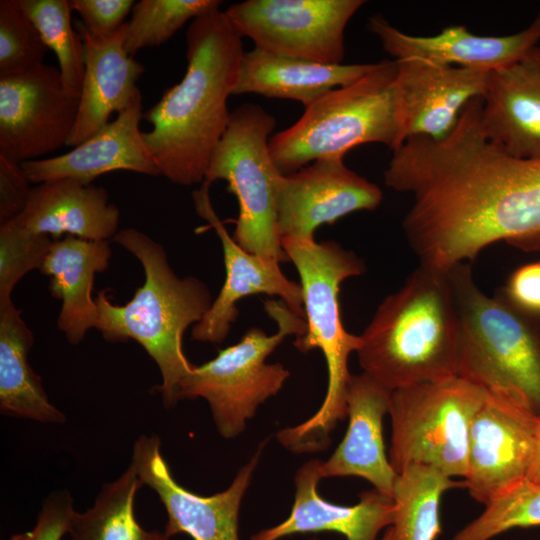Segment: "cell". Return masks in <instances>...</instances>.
Here are the masks:
<instances>
[{
  "label": "cell",
  "mask_w": 540,
  "mask_h": 540,
  "mask_svg": "<svg viewBox=\"0 0 540 540\" xmlns=\"http://www.w3.org/2000/svg\"><path fill=\"white\" fill-rule=\"evenodd\" d=\"M481 107L471 100L443 139H407L384 171L386 186L412 197L402 228L419 265L449 271L500 241L540 252V158L491 143Z\"/></svg>",
  "instance_id": "cell-1"
},
{
  "label": "cell",
  "mask_w": 540,
  "mask_h": 540,
  "mask_svg": "<svg viewBox=\"0 0 540 540\" xmlns=\"http://www.w3.org/2000/svg\"><path fill=\"white\" fill-rule=\"evenodd\" d=\"M243 36L224 11L192 20L186 31L187 69L143 117L142 132L160 175L189 186L202 183L211 157L230 120L227 100L233 94Z\"/></svg>",
  "instance_id": "cell-2"
},
{
  "label": "cell",
  "mask_w": 540,
  "mask_h": 540,
  "mask_svg": "<svg viewBox=\"0 0 540 540\" xmlns=\"http://www.w3.org/2000/svg\"><path fill=\"white\" fill-rule=\"evenodd\" d=\"M360 338L363 372L391 391L456 377L459 314L449 272L419 265Z\"/></svg>",
  "instance_id": "cell-3"
},
{
  "label": "cell",
  "mask_w": 540,
  "mask_h": 540,
  "mask_svg": "<svg viewBox=\"0 0 540 540\" xmlns=\"http://www.w3.org/2000/svg\"><path fill=\"white\" fill-rule=\"evenodd\" d=\"M113 240L139 260L145 280L124 305L112 303L104 291L99 292L96 329L108 342L132 339L139 343L160 370L162 382L157 390L164 406L174 407L182 383L194 368L183 352V335L210 308V291L196 277L177 276L163 246L146 234L127 228Z\"/></svg>",
  "instance_id": "cell-4"
},
{
  "label": "cell",
  "mask_w": 540,
  "mask_h": 540,
  "mask_svg": "<svg viewBox=\"0 0 540 540\" xmlns=\"http://www.w3.org/2000/svg\"><path fill=\"white\" fill-rule=\"evenodd\" d=\"M281 246L300 276L307 326L294 346L304 353L315 348L322 351L328 386L318 411L306 421L280 430L277 439L292 452H316L327 448L329 433L347 417L348 358L359 349L361 338L344 328L338 296L342 282L363 274L366 267L357 254L334 241L282 239Z\"/></svg>",
  "instance_id": "cell-5"
},
{
  "label": "cell",
  "mask_w": 540,
  "mask_h": 540,
  "mask_svg": "<svg viewBox=\"0 0 540 540\" xmlns=\"http://www.w3.org/2000/svg\"><path fill=\"white\" fill-rule=\"evenodd\" d=\"M448 272L459 314L457 376L540 416V321L500 291L486 295L470 263Z\"/></svg>",
  "instance_id": "cell-6"
},
{
  "label": "cell",
  "mask_w": 540,
  "mask_h": 540,
  "mask_svg": "<svg viewBox=\"0 0 540 540\" xmlns=\"http://www.w3.org/2000/svg\"><path fill=\"white\" fill-rule=\"evenodd\" d=\"M395 60L374 63L357 81L334 89L305 108L290 127L269 140L272 159L283 175L310 163L345 154L366 143L392 151L402 145L394 95Z\"/></svg>",
  "instance_id": "cell-7"
},
{
  "label": "cell",
  "mask_w": 540,
  "mask_h": 540,
  "mask_svg": "<svg viewBox=\"0 0 540 540\" xmlns=\"http://www.w3.org/2000/svg\"><path fill=\"white\" fill-rule=\"evenodd\" d=\"M264 308L278 325L275 334L250 328L238 343L194 365L180 389V400L204 398L208 402L216 428L226 439L241 434L259 405L276 395L290 376L283 365L268 364L266 358L287 336L306 332L305 319L283 301L267 300Z\"/></svg>",
  "instance_id": "cell-8"
},
{
  "label": "cell",
  "mask_w": 540,
  "mask_h": 540,
  "mask_svg": "<svg viewBox=\"0 0 540 540\" xmlns=\"http://www.w3.org/2000/svg\"><path fill=\"white\" fill-rule=\"evenodd\" d=\"M275 118L257 104L230 114L204 181L224 180L238 201L233 239L246 251L279 263L289 261L277 229V193L283 174L269 151Z\"/></svg>",
  "instance_id": "cell-9"
},
{
  "label": "cell",
  "mask_w": 540,
  "mask_h": 540,
  "mask_svg": "<svg viewBox=\"0 0 540 540\" xmlns=\"http://www.w3.org/2000/svg\"><path fill=\"white\" fill-rule=\"evenodd\" d=\"M488 393L461 378L426 382L391 392L389 461L399 473L409 464L465 477L471 422Z\"/></svg>",
  "instance_id": "cell-10"
},
{
  "label": "cell",
  "mask_w": 540,
  "mask_h": 540,
  "mask_svg": "<svg viewBox=\"0 0 540 540\" xmlns=\"http://www.w3.org/2000/svg\"><path fill=\"white\" fill-rule=\"evenodd\" d=\"M363 0H246L228 19L255 48L323 64H343L344 32Z\"/></svg>",
  "instance_id": "cell-11"
},
{
  "label": "cell",
  "mask_w": 540,
  "mask_h": 540,
  "mask_svg": "<svg viewBox=\"0 0 540 540\" xmlns=\"http://www.w3.org/2000/svg\"><path fill=\"white\" fill-rule=\"evenodd\" d=\"M79 99L65 90L59 69L44 63L0 76V156L22 164L66 145Z\"/></svg>",
  "instance_id": "cell-12"
},
{
  "label": "cell",
  "mask_w": 540,
  "mask_h": 540,
  "mask_svg": "<svg viewBox=\"0 0 540 540\" xmlns=\"http://www.w3.org/2000/svg\"><path fill=\"white\" fill-rule=\"evenodd\" d=\"M540 416L526 406L488 394L469 429L465 488L487 505L527 478Z\"/></svg>",
  "instance_id": "cell-13"
},
{
  "label": "cell",
  "mask_w": 540,
  "mask_h": 540,
  "mask_svg": "<svg viewBox=\"0 0 540 540\" xmlns=\"http://www.w3.org/2000/svg\"><path fill=\"white\" fill-rule=\"evenodd\" d=\"M264 444L239 469L227 489L211 496L193 493L176 482L161 454V441L155 435H142L136 440L130 464L165 507L167 537L186 533L194 540H240L239 509Z\"/></svg>",
  "instance_id": "cell-14"
},
{
  "label": "cell",
  "mask_w": 540,
  "mask_h": 540,
  "mask_svg": "<svg viewBox=\"0 0 540 540\" xmlns=\"http://www.w3.org/2000/svg\"><path fill=\"white\" fill-rule=\"evenodd\" d=\"M378 185L349 169L344 158H326L282 175L277 193V229L282 239H314L322 224H333L382 202Z\"/></svg>",
  "instance_id": "cell-15"
},
{
  "label": "cell",
  "mask_w": 540,
  "mask_h": 540,
  "mask_svg": "<svg viewBox=\"0 0 540 540\" xmlns=\"http://www.w3.org/2000/svg\"><path fill=\"white\" fill-rule=\"evenodd\" d=\"M211 184L203 181L192 197L196 213L215 230L221 242L226 275L210 308L192 327V338L200 342L222 343L238 317L237 303L250 295H276L291 311L305 319L300 284L282 273L279 262L249 253L229 235L212 205Z\"/></svg>",
  "instance_id": "cell-16"
},
{
  "label": "cell",
  "mask_w": 540,
  "mask_h": 540,
  "mask_svg": "<svg viewBox=\"0 0 540 540\" xmlns=\"http://www.w3.org/2000/svg\"><path fill=\"white\" fill-rule=\"evenodd\" d=\"M395 61L394 95L402 144L411 137L445 138L465 106L485 93L488 72L415 58Z\"/></svg>",
  "instance_id": "cell-17"
},
{
  "label": "cell",
  "mask_w": 540,
  "mask_h": 540,
  "mask_svg": "<svg viewBox=\"0 0 540 540\" xmlns=\"http://www.w3.org/2000/svg\"><path fill=\"white\" fill-rule=\"evenodd\" d=\"M368 29L393 60L415 58L490 73L520 60L538 46L540 14L523 30L500 36L474 34L463 25L445 27L435 35H410L379 15L369 19Z\"/></svg>",
  "instance_id": "cell-18"
},
{
  "label": "cell",
  "mask_w": 540,
  "mask_h": 540,
  "mask_svg": "<svg viewBox=\"0 0 540 540\" xmlns=\"http://www.w3.org/2000/svg\"><path fill=\"white\" fill-rule=\"evenodd\" d=\"M142 96L139 92L126 109L91 138L69 152L21 165L30 183L71 178L85 184L103 174L126 170L160 175L142 136Z\"/></svg>",
  "instance_id": "cell-19"
},
{
  "label": "cell",
  "mask_w": 540,
  "mask_h": 540,
  "mask_svg": "<svg viewBox=\"0 0 540 540\" xmlns=\"http://www.w3.org/2000/svg\"><path fill=\"white\" fill-rule=\"evenodd\" d=\"M484 136L516 158H540V46L489 73L482 97Z\"/></svg>",
  "instance_id": "cell-20"
},
{
  "label": "cell",
  "mask_w": 540,
  "mask_h": 540,
  "mask_svg": "<svg viewBox=\"0 0 540 540\" xmlns=\"http://www.w3.org/2000/svg\"><path fill=\"white\" fill-rule=\"evenodd\" d=\"M391 392L365 372L350 376L346 388L348 428L333 454L322 462V478L358 476L392 498L398 473L385 453L383 438Z\"/></svg>",
  "instance_id": "cell-21"
},
{
  "label": "cell",
  "mask_w": 540,
  "mask_h": 540,
  "mask_svg": "<svg viewBox=\"0 0 540 540\" xmlns=\"http://www.w3.org/2000/svg\"><path fill=\"white\" fill-rule=\"evenodd\" d=\"M321 464L322 461L312 459L297 471L289 517L252 535L250 540H279L292 534L321 531L337 532L346 540H376L383 528L392 526L394 501L375 488L361 493L353 506L324 500L318 492Z\"/></svg>",
  "instance_id": "cell-22"
},
{
  "label": "cell",
  "mask_w": 540,
  "mask_h": 540,
  "mask_svg": "<svg viewBox=\"0 0 540 540\" xmlns=\"http://www.w3.org/2000/svg\"><path fill=\"white\" fill-rule=\"evenodd\" d=\"M126 23L110 36H97L79 24L85 49V75L78 115L67 141L76 147L107 125L140 92L137 80L144 66L124 49Z\"/></svg>",
  "instance_id": "cell-23"
},
{
  "label": "cell",
  "mask_w": 540,
  "mask_h": 540,
  "mask_svg": "<svg viewBox=\"0 0 540 540\" xmlns=\"http://www.w3.org/2000/svg\"><path fill=\"white\" fill-rule=\"evenodd\" d=\"M30 231L52 236L67 233L85 240L108 241L118 232L120 212L103 187L63 178L31 189L18 216Z\"/></svg>",
  "instance_id": "cell-24"
},
{
  "label": "cell",
  "mask_w": 540,
  "mask_h": 540,
  "mask_svg": "<svg viewBox=\"0 0 540 540\" xmlns=\"http://www.w3.org/2000/svg\"><path fill=\"white\" fill-rule=\"evenodd\" d=\"M110 258L108 241L68 235L53 241L40 269L50 278L51 294L61 300L58 328L73 345L81 343L89 329L96 328L94 279L97 273L107 269Z\"/></svg>",
  "instance_id": "cell-25"
},
{
  "label": "cell",
  "mask_w": 540,
  "mask_h": 540,
  "mask_svg": "<svg viewBox=\"0 0 540 540\" xmlns=\"http://www.w3.org/2000/svg\"><path fill=\"white\" fill-rule=\"evenodd\" d=\"M373 66L323 64L254 48L243 54L233 94L289 99L306 108L328 92L357 81Z\"/></svg>",
  "instance_id": "cell-26"
},
{
  "label": "cell",
  "mask_w": 540,
  "mask_h": 540,
  "mask_svg": "<svg viewBox=\"0 0 540 540\" xmlns=\"http://www.w3.org/2000/svg\"><path fill=\"white\" fill-rule=\"evenodd\" d=\"M21 313L12 300L0 302L1 414L41 423H63L65 414L49 401L41 378L29 364L34 336Z\"/></svg>",
  "instance_id": "cell-27"
},
{
  "label": "cell",
  "mask_w": 540,
  "mask_h": 540,
  "mask_svg": "<svg viewBox=\"0 0 540 540\" xmlns=\"http://www.w3.org/2000/svg\"><path fill=\"white\" fill-rule=\"evenodd\" d=\"M459 487L465 488V482L432 466L407 465L398 473L393 490L394 540H436L441 533V498Z\"/></svg>",
  "instance_id": "cell-28"
},
{
  "label": "cell",
  "mask_w": 540,
  "mask_h": 540,
  "mask_svg": "<svg viewBox=\"0 0 540 540\" xmlns=\"http://www.w3.org/2000/svg\"><path fill=\"white\" fill-rule=\"evenodd\" d=\"M142 486L130 464L119 478L101 487L91 508L77 512L69 540H170L164 532L146 530L137 522L134 502Z\"/></svg>",
  "instance_id": "cell-29"
},
{
  "label": "cell",
  "mask_w": 540,
  "mask_h": 540,
  "mask_svg": "<svg viewBox=\"0 0 540 540\" xmlns=\"http://www.w3.org/2000/svg\"><path fill=\"white\" fill-rule=\"evenodd\" d=\"M33 21L46 46L57 56L65 90L81 95L85 75V49L82 37L71 24L69 0H17Z\"/></svg>",
  "instance_id": "cell-30"
},
{
  "label": "cell",
  "mask_w": 540,
  "mask_h": 540,
  "mask_svg": "<svg viewBox=\"0 0 540 540\" xmlns=\"http://www.w3.org/2000/svg\"><path fill=\"white\" fill-rule=\"evenodd\" d=\"M219 0H141L126 22L124 49L133 56L146 47L159 46L189 20L219 10Z\"/></svg>",
  "instance_id": "cell-31"
},
{
  "label": "cell",
  "mask_w": 540,
  "mask_h": 540,
  "mask_svg": "<svg viewBox=\"0 0 540 540\" xmlns=\"http://www.w3.org/2000/svg\"><path fill=\"white\" fill-rule=\"evenodd\" d=\"M531 527H540V483L525 478L485 505L453 540H491L515 528Z\"/></svg>",
  "instance_id": "cell-32"
},
{
  "label": "cell",
  "mask_w": 540,
  "mask_h": 540,
  "mask_svg": "<svg viewBox=\"0 0 540 540\" xmlns=\"http://www.w3.org/2000/svg\"><path fill=\"white\" fill-rule=\"evenodd\" d=\"M52 243L50 236L28 230L18 216L0 223V302L12 300L17 283L41 269Z\"/></svg>",
  "instance_id": "cell-33"
},
{
  "label": "cell",
  "mask_w": 540,
  "mask_h": 540,
  "mask_svg": "<svg viewBox=\"0 0 540 540\" xmlns=\"http://www.w3.org/2000/svg\"><path fill=\"white\" fill-rule=\"evenodd\" d=\"M48 47L17 0L0 1V76L43 64Z\"/></svg>",
  "instance_id": "cell-34"
},
{
  "label": "cell",
  "mask_w": 540,
  "mask_h": 540,
  "mask_svg": "<svg viewBox=\"0 0 540 540\" xmlns=\"http://www.w3.org/2000/svg\"><path fill=\"white\" fill-rule=\"evenodd\" d=\"M76 514L70 492L66 489L54 491L43 501L35 526L8 540H61L69 533Z\"/></svg>",
  "instance_id": "cell-35"
},
{
  "label": "cell",
  "mask_w": 540,
  "mask_h": 540,
  "mask_svg": "<svg viewBox=\"0 0 540 540\" xmlns=\"http://www.w3.org/2000/svg\"><path fill=\"white\" fill-rule=\"evenodd\" d=\"M77 11L82 26L97 36H110L126 23L125 17L134 6L133 0H69Z\"/></svg>",
  "instance_id": "cell-36"
},
{
  "label": "cell",
  "mask_w": 540,
  "mask_h": 540,
  "mask_svg": "<svg viewBox=\"0 0 540 540\" xmlns=\"http://www.w3.org/2000/svg\"><path fill=\"white\" fill-rule=\"evenodd\" d=\"M500 292L515 308L540 321V262L517 268Z\"/></svg>",
  "instance_id": "cell-37"
},
{
  "label": "cell",
  "mask_w": 540,
  "mask_h": 540,
  "mask_svg": "<svg viewBox=\"0 0 540 540\" xmlns=\"http://www.w3.org/2000/svg\"><path fill=\"white\" fill-rule=\"evenodd\" d=\"M29 184L20 164L0 156V223L23 212L32 189Z\"/></svg>",
  "instance_id": "cell-38"
},
{
  "label": "cell",
  "mask_w": 540,
  "mask_h": 540,
  "mask_svg": "<svg viewBox=\"0 0 540 540\" xmlns=\"http://www.w3.org/2000/svg\"><path fill=\"white\" fill-rule=\"evenodd\" d=\"M527 479L535 483H540V422H539V427H538V432H537V439H536L533 459H532V463L527 474Z\"/></svg>",
  "instance_id": "cell-39"
},
{
  "label": "cell",
  "mask_w": 540,
  "mask_h": 540,
  "mask_svg": "<svg viewBox=\"0 0 540 540\" xmlns=\"http://www.w3.org/2000/svg\"><path fill=\"white\" fill-rule=\"evenodd\" d=\"M381 540H394L393 528L391 526L385 531Z\"/></svg>",
  "instance_id": "cell-40"
}]
</instances>
